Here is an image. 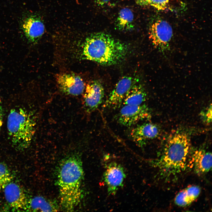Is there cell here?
<instances>
[{
    "mask_svg": "<svg viewBox=\"0 0 212 212\" xmlns=\"http://www.w3.org/2000/svg\"><path fill=\"white\" fill-rule=\"evenodd\" d=\"M82 47V59L103 66L120 63L127 56L129 50L125 43L103 32L90 34L86 38Z\"/></svg>",
    "mask_w": 212,
    "mask_h": 212,
    "instance_id": "cell-1",
    "label": "cell"
},
{
    "mask_svg": "<svg viewBox=\"0 0 212 212\" xmlns=\"http://www.w3.org/2000/svg\"><path fill=\"white\" fill-rule=\"evenodd\" d=\"M83 172L81 160L76 155L65 159L59 166L57 183L61 205L66 211L72 210L80 201Z\"/></svg>",
    "mask_w": 212,
    "mask_h": 212,
    "instance_id": "cell-2",
    "label": "cell"
},
{
    "mask_svg": "<svg viewBox=\"0 0 212 212\" xmlns=\"http://www.w3.org/2000/svg\"><path fill=\"white\" fill-rule=\"evenodd\" d=\"M190 145L188 135L178 132L168 137L157 166L163 175H175L184 170Z\"/></svg>",
    "mask_w": 212,
    "mask_h": 212,
    "instance_id": "cell-3",
    "label": "cell"
},
{
    "mask_svg": "<svg viewBox=\"0 0 212 212\" xmlns=\"http://www.w3.org/2000/svg\"><path fill=\"white\" fill-rule=\"evenodd\" d=\"M36 125L34 117L26 110L12 109L8 116L7 128L13 145L19 149L28 147L35 133Z\"/></svg>",
    "mask_w": 212,
    "mask_h": 212,
    "instance_id": "cell-4",
    "label": "cell"
},
{
    "mask_svg": "<svg viewBox=\"0 0 212 212\" xmlns=\"http://www.w3.org/2000/svg\"><path fill=\"white\" fill-rule=\"evenodd\" d=\"M173 34L172 27L167 22L158 20L151 26L149 38L155 47L163 53L170 49V43Z\"/></svg>",
    "mask_w": 212,
    "mask_h": 212,
    "instance_id": "cell-5",
    "label": "cell"
},
{
    "mask_svg": "<svg viewBox=\"0 0 212 212\" xmlns=\"http://www.w3.org/2000/svg\"><path fill=\"white\" fill-rule=\"evenodd\" d=\"M150 117V111L145 104L125 105H123L118 112L117 120L121 125L130 126Z\"/></svg>",
    "mask_w": 212,
    "mask_h": 212,
    "instance_id": "cell-6",
    "label": "cell"
},
{
    "mask_svg": "<svg viewBox=\"0 0 212 212\" xmlns=\"http://www.w3.org/2000/svg\"><path fill=\"white\" fill-rule=\"evenodd\" d=\"M126 177L125 170L120 164L112 162L106 165L103 179L109 195H115L122 187Z\"/></svg>",
    "mask_w": 212,
    "mask_h": 212,
    "instance_id": "cell-7",
    "label": "cell"
},
{
    "mask_svg": "<svg viewBox=\"0 0 212 212\" xmlns=\"http://www.w3.org/2000/svg\"><path fill=\"white\" fill-rule=\"evenodd\" d=\"M60 90L67 95L77 96L83 93L85 83L79 76L71 72L57 74L56 77Z\"/></svg>",
    "mask_w": 212,
    "mask_h": 212,
    "instance_id": "cell-8",
    "label": "cell"
},
{
    "mask_svg": "<svg viewBox=\"0 0 212 212\" xmlns=\"http://www.w3.org/2000/svg\"><path fill=\"white\" fill-rule=\"evenodd\" d=\"M83 94L84 107L87 112H91L101 103L104 97V88L100 81L93 80L86 86Z\"/></svg>",
    "mask_w": 212,
    "mask_h": 212,
    "instance_id": "cell-9",
    "label": "cell"
},
{
    "mask_svg": "<svg viewBox=\"0 0 212 212\" xmlns=\"http://www.w3.org/2000/svg\"><path fill=\"white\" fill-rule=\"evenodd\" d=\"M135 80L130 76H125L122 78L110 94L105 102V106L112 108L119 107L122 104L128 92L136 83Z\"/></svg>",
    "mask_w": 212,
    "mask_h": 212,
    "instance_id": "cell-10",
    "label": "cell"
},
{
    "mask_svg": "<svg viewBox=\"0 0 212 212\" xmlns=\"http://www.w3.org/2000/svg\"><path fill=\"white\" fill-rule=\"evenodd\" d=\"M21 27L26 38L31 43L37 42L44 34V25L40 18L34 14H29L22 18Z\"/></svg>",
    "mask_w": 212,
    "mask_h": 212,
    "instance_id": "cell-11",
    "label": "cell"
},
{
    "mask_svg": "<svg viewBox=\"0 0 212 212\" xmlns=\"http://www.w3.org/2000/svg\"><path fill=\"white\" fill-rule=\"evenodd\" d=\"M5 199L9 205L17 209H28L29 201L22 188L14 183H9L4 188Z\"/></svg>",
    "mask_w": 212,
    "mask_h": 212,
    "instance_id": "cell-12",
    "label": "cell"
},
{
    "mask_svg": "<svg viewBox=\"0 0 212 212\" xmlns=\"http://www.w3.org/2000/svg\"><path fill=\"white\" fill-rule=\"evenodd\" d=\"M158 127L151 123H144L133 128L130 136L133 140L140 146L142 147L146 141L158 137L159 133Z\"/></svg>",
    "mask_w": 212,
    "mask_h": 212,
    "instance_id": "cell-13",
    "label": "cell"
},
{
    "mask_svg": "<svg viewBox=\"0 0 212 212\" xmlns=\"http://www.w3.org/2000/svg\"><path fill=\"white\" fill-rule=\"evenodd\" d=\"M147 93L145 87L140 84H134L125 97L123 105H140L146 100Z\"/></svg>",
    "mask_w": 212,
    "mask_h": 212,
    "instance_id": "cell-14",
    "label": "cell"
},
{
    "mask_svg": "<svg viewBox=\"0 0 212 212\" xmlns=\"http://www.w3.org/2000/svg\"><path fill=\"white\" fill-rule=\"evenodd\" d=\"M194 170L198 174H203L209 171L212 167V154L204 150L196 151L195 155Z\"/></svg>",
    "mask_w": 212,
    "mask_h": 212,
    "instance_id": "cell-15",
    "label": "cell"
},
{
    "mask_svg": "<svg viewBox=\"0 0 212 212\" xmlns=\"http://www.w3.org/2000/svg\"><path fill=\"white\" fill-rule=\"evenodd\" d=\"M201 189L198 186H191L180 191L175 199V203L180 207L188 206L193 202L198 197Z\"/></svg>",
    "mask_w": 212,
    "mask_h": 212,
    "instance_id": "cell-16",
    "label": "cell"
},
{
    "mask_svg": "<svg viewBox=\"0 0 212 212\" xmlns=\"http://www.w3.org/2000/svg\"><path fill=\"white\" fill-rule=\"evenodd\" d=\"M134 15L131 9L125 8L119 11L115 23L116 28L122 31H128L134 28Z\"/></svg>",
    "mask_w": 212,
    "mask_h": 212,
    "instance_id": "cell-17",
    "label": "cell"
},
{
    "mask_svg": "<svg viewBox=\"0 0 212 212\" xmlns=\"http://www.w3.org/2000/svg\"><path fill=\"white\" fill-rule=\"evenodd\" d=\"M57 209L54 203L41 196H35L29 201L28 210L31 211H56Z\"/></svg>",
    "mask_w": 212,
    "mask_h": 212,
    "instance_id": "cell-18",
    "label": "cell"
},
{
    "mask_svg": "<svg viewBox=\"0 0 212 212\" xmlns=\"http://www.w3.org/2000/svg\"><path fill=\"white\" fill-rule=\"evenodd\" d=\"M11 178V173L8 168L4 164L0 163V189L4 188Z\"/></svg>",
    "mask_w": 212,
    "mask_h": 212,
    "instance_id": "cell-19",
    "label": "cell"
},
{
    "mask_svg": "<svg viewBox=\"0 0 212 212\" xmlns=\"http://www.w3.org/2000/svg\"><path fill=\"white\" fill-rule=\"evenodd\" d=\"M170 0H150V6L159 10H165Z\"/></svg>",
    "mask_w": 212,
    "mask_h": 212,
    "instance_id": "cell-20",
    "label": "cell"
},
{
    "mask_svg": "<svg viewBox=\"0 0 212 212\" xmlns=\"http://www.w3.org/2000/svg\"><path fill=\"white\" fill-rule=\"evenodd\" d=\"M211 104L204 111L201 113V116L203 120L207 123L211 122L212 120Z\"/></svg>",
    "mask_w": 212,
    "mask_h": 212,
    "instance_id": "cell-21",
    "label": "cell"
},
{
    "mask_svg": "<svg viewBox=\"0 0 212 212\" xmlns=\"http://www.w3.org/2000/svg\"><path fill=\"white\" fill-rule=\"evenodd\" d=\"M135 1L138 5L140 6L150 5V0H135Z\"/></svg>",
    "mask_w": 212,
    "mask_h": 212,
    "instance_id": "cell-22",
    "label": "cell"
},
{
    "mask_svg": "<svg viewBox=\"0 0 212 212\" xmlns=\"http://www.w3.org/2000/svg\"><path fill=\"white\" fill-rule=\"evenodd\" d=\"M98 4L103 6L108 4L111 0H94Z\"/></svg>",
    "mask_w": 212,
    "mask_h": 212,
    "instance_id": "cell-23",
    "label": "cell"
},
{
    "mask_svg": "<svg viewBox=\"0 0 212 212\" xmlns=\"http://www.w3.org/2000/svg\"><path fill=\"white\" fill-rule=\"evenodd\" d=\"M1 105H0V117H1Z\"/></svg>",
    "mask_w": 212,
    "mask_h": 212,
    "instance_id": "cell-24",
    "label": "cell"
},
{
    "mask_svg": "<svg viewBox=\"0 0 212 212\" xmlns=\"http://www.w3.org/2000/svg\"><path fill=\"white\" fill-rule=\"evenodd\" d=\"M1 120H0V125H1Z\"/></svg>",
    "mask_w": 212,
    "mask_h": 212,
    "instance_id": "cell-25",
    "label": "cell"
}]
</instances>
